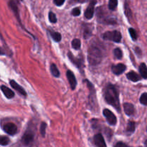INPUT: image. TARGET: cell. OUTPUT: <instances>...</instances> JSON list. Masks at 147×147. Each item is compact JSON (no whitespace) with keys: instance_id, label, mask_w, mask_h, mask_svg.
Segmentation results:
<instances>
[{"instance_id":"1","label":"cell","mask_w":147,"mask_h":147,"mask_svg":"<svg viewBox=\"0 0 147 147\" xmlns=\"http://www.w3.org/2000/svg\"><path fill=\"white\" fill-rule=\"evenodd\" d=\"M103 96L106 102L116 108L118 112H121L120 102H119V92L114 85L109 84L103 90Z\"/></svg>"},{"instance_id":"2","label":"cell","mask_w":147,"mask_h":147,"mask_svg":"<svg viewBox=\"0 0 147 147\" xmlns=\"http://www.w3.org/2000/svg\"><path fill=\"white\" fill-rule=\"evenodd\" d=\"M103 57V50L99 45L92 44L88 50V61L91 66H97L101 62Z\"/></svg>"},{"instance_id":"3","label":"cell","mask_w":147,"mask_h":147,"mask_svg":"<svg viewBox=\"0 0 147 147\" xmlns=\"http://www.w3.org/2000/svg\"><path fill=\"white\" fill-rule=\"evenodd\" d=\"M103 38L106 40H111V41L116 42V43H120L122 38V35L121 33L117 30L108 31L103 35Z\"/></svg>"},{"instance_id":"4","label":"cell","mask_w":147,"mask_h":147,"mask_svg":"<svg viewBox=\"0 0 147 147\" xmlns=\"http://www.w3.org/2000/svg\"><path fill=\"white\" fill-rule=\"evenodd\" d=\"M103 114L105 116V118L107 120L108 122L111 125H115L117 122V118L116 115L109 109H104L103 111Z\"/></svg>"},{"instance_id":"5","label":"cell","mask_w":147,"mask_h":147,"mask_svg":"<svg viewBox=\"0 0 147 147\" xmlns=\"http://www.w3.org/2000/svg\"><path fill=\"white\" fill-rule=\"evenodd\" d=\"M34 140V133L31 130H27L22 138V141L23 144L26 146H29L32 143Z\"/></svg>"},{"instance_id":"6","label":"cell","mask_w":147,"mask_h":147,"mask_svg":"<svg viewBox=\"0 0 147 147\" xmlns=\"http://www.w3.org/2000/svg\"><path fill=\"white\" fill-rule=\"evenodd\" d=\"M67 55H68L69 59L71 61L72 63L74 65H76L80 70L83 71V67H84V63H83V59H81V58H76V56H74L72 54L71 52H69Z\"/></svg>"},{"instance_id":"7","label":"cell","mask_w":147,"mask_h":147,"mask_svg":"<svg viewBox=\"0 0 147 147\" xmlns=\"http://www.w3.org/2000/svg\"><path fill=\"white\" fill-rule=\"evenodd\" d=\"M96 3H97L96 0H91L88 7L86 9V12H85V17L88 19V20H90V19H91L93 17L95 5L96 4Z\"/></svg>"},{"instance_id":"8","label":"cell","mask_w":147,"mask_h":147,"mask_svg":"<svg viewBox=\"0 0 147 147\" xmlns=\"http://www.w3.org/2000/svg\"><path fill=\"white\" fill-rule=\"evenodd\" d=\"M3 130L9 135H14L17 132V126L13 122H7L4 125Z\"/></svg>"},{"instance_id":"9","label":"cell","mask_w":147,"mask_h":147,"mask_svg":"<svg viewBox=\"0 0 147 147\" xmlns=\"http://www.w3.org/2000/svg\"><path fill=\"white\" fill-rule=\"evenodd\" d=\"M85 82L87 83L89 89H90V96H89V99H90V103L91 104V107L93 108V106L95 105L96 104V92H95V89L93 87V84L90 83L89 81H88L87 79L85 80Z\"/></svg>"},{"instance_id":"10","label":"cell","mask_w":147,"mask_h":147,"mask_svg":"<svg viewBox=\"0 0 147 147\" xmlns=\"http://www.w3.org/2000/svg\"><path fill=\"white\" fill-rule=\"evenodd\" d=\"M66 75H67V78L68 79V82L70 83V87L73 90H74L76 87V85H77V81H76V76H75L74 74L73 73V71H71L70 70H67V73H66Z\"/></svg>"},{"instance_id":"11","label":"cell","mask_w":147,"mask_h":147,"mask_svg":"<svg viewBox=\"0 0 147 147\" xmlns=\"http://www.w3.org/2000/svg\"><path fill=\"white\" fill-rule=\"evenodd\" d=\"M9 7H10L12 12H14V15L17 17V19L18 20L19 22L21 23V20L20 18V14H19V10H18V6H17V3L15 0H9Z\"/></svg>"},{"instance_id":"12","label":"cell","mask_w":147,"mask_h":147,"mask_svg":"<svg viewBox=\"0 0 147 147\" xmlns=\"http://www.w3.org/2000/svg\"><path fill=\"white\" fill-rule=\"evenodd\" d=\"M93 141H94L95 145L97 147H106V142H105V140L102 134H96L94 136Z\"/></svg>"},{"instance_id":"13","label":"cell","mask_w":147,"mask_h":147,"mask_svg":"<svg viewBox=\"0 0 147 147\" xmlns=\"http://www.w3.org/2000/svg\"><path fill=\"white\" fill-rule=\"evenodd\" d=\"M126 69V67L124 64H123V63H119V64L114 65V66H112L111 70L112 72L114 74L120 75L125 71Z\"/></svg>"},{"instance_id":"14","label":"cell","mask_w":147,"mask_h":147,"mask_svg":"<svg viewBox=\"0 0 147 147\" xmlns=\"http://www.w3.org/2000/svg\"><path fill=\"white\" fill-rule=\"evenodd\" d=\"M9 84H10V85H11V87H12L14 89H15L16 91H17V92H18L20 95H23V96H27V93H26V92H25V90H24V88L22 87V86H20L19 84H17V82H15V81L10 80Z\"/></svg>"},{"instance_id":"15","label":"cell","mask_w":147,"mask_h":147,"mask_svg":"<svg viewBox=\"0 0 147 147\" xmlns=\"http://www.w3.org/2000/svg\"><path fill=\"white\" fill-rule=\"evenodd\" d=\"M123 108H124V111L126 114L129 116H131L134 114L135 108L134 106L131 103H128V102L124 103L123 104Z\"/></svg>"},{"instance_id":"16","label":"cell","mask_w":147,"mask_h":147,"mask_svg":"<svg viewBox=\"0 0 147 147\" xmlns=\"http://www.w3.org/2000/svg\"><path fill=\"white\" fill-rule=\"evenodd\" d=\"M1 90L2 91L3 94L5 95V97L8 99H11L14 97V92L13 91H11V89H9L7 86H4V85H1Z\"/></svg>"},{"instance_id":"17","label":"cell","mask_w":147,"mask_h":147,"mask_svg":"<svg viewBox=\"0 0 147 147\" xmlns=\"http://www.w3.org/2000/svg\"><path fill=\"white\" fill-rule=\"evenodd\" d=\"M126 76H127V78L129 79V80L134 82H138V81H139L141 79L140 76H139L138 74H136L135 71H133L129 72V73L126 74Z\"/></svg>"},{"instance_id":"18","label":"cell","mask_w":147,"mask_h":147,"mask_svg":"<svg viewBox=\"0 0 147 147\" xmlns=\"http://www.w3.org/2000/svg\"><path fill=\"white\" fill-rule=\"evenodd\" d=\"M139 71L144 79H147V66L145 63H141L140 66H139Z\"/></svg>"},{"instance_id":"19","label":"cell","mask_w":147,"mask_h":147,"mask_svg":"<svg viewBox=\"0 0 147 147\" xmlns=\"http://www.w3.org/2000/svg\"><path fill=\"white\" fill-rule=\"evenodd\" d=\"M136 129V124L134 121H129V123L127 125V128H126V133L128 134L133 133Z\"/></svg>"},{"instance_id":"20","label":"cell","mask_w":147,"mask_h":147,"mask_svg":"<svg viewBox=\"0 0 147 147\" xmlns=\"http://www.w3.org/2000/svg\"><path fill=\"white\" fill-rule=\"evenodd\" d=\"M50 71H51L52 74L54 76H55V77H59L60 76V71H59L57 66L55 63H52L50 65Z\"/></svg>"},{"instance_id":"21","label":"cell","mask_w":147,"mask_h":147,"mask_svg":"<svg viewBox=\"0 0 147 147\" xmlns=\"http://www.w3.org/2000/svg\"><path fill=\"white\" fill-rule=\"evenodd\" d=\"M50 34L51 35V37H53V40L56 42H60L62 39V36L60 35V33H57V32H53V31H50Z\"/></svg>"},{"instance_id":"22","label":"cell","mask_w":147,"mask_h":147,"mask_svg":"<svg viewBox=\"0 0 147 147\" xmlns=\"http://www.w3.org/2000/svg\"><path fill=\"white\" fill-rule=\"evenodd\" d=\"M72 46L76 50H79L80 48V46H81V41H80V39L76 38L73 40V41H72Z\"/></svg>"},{"instance_id":"23","label":"cell","mask_w":147,"mask_h":147,"mask_svg":"<svg viewBox=\"0 0 147 147\" xmlns=\"http://www.w3.org/2000/svg\"><path fill=\"white\" fill-rule=\"evenodd\" d=\"M9 144V138L5 135H0V145L7 146Z\"/></svg>"},{"instance_id":"24","label":"cell","mask_w":147,"mask_h":147,"mask_svg":"<svg viewBox=\"0 0 147 147\" xmlns=\"http://www.w3.org/2000/svg\"><path fill=\"white\" fill-rule=\"evenodd\" d=\"M118 0H109V8L111 10H114L117 7Z\"/></svg>"},{"instance_id":"25","label":"cell","mask_w":147,"mask_h":147,"mask_svg":"<svg viewBox=\"0 0 147 147\" xmlns=\"http://www.w3.org/2000/svg\"><path fill=\"white\" fill-rule=\"evenodd\" d=\"M113 53H114V56L116 59H122V56H123V52H122V50H121L120 48L114 49Z\"/></svg>"},{"instance_id":"26","label":"cell","mask_w":147,"mask_h":147,"mask_svg":"<svg viewBox=\"0 0 147 147\" xmlns=\"http://www.w3.org/2000/svg\"><path fill=\"white\" fill-rule=\"evenodd\" d=\"M48 17L50 22L52 23L57 22V17H56V15L53 12H49Z\"/></svg>"},{"instance_id":"27","label":"cell","mask_w":147,"mask_h":147,"mask_svg":"<svg viewBox=\"0 0 147 147\" xmlns=\"http://www.w3.org/2000/svg\"><path fill=\"white\" fill-rule=\"evenodd\" d=\"M129 33H130V35L131 37V38L133 39L134 40H136L137 39V33H136V31L134 28L131 27L129 30Z\"/></svg>"},{"instance_id":"28","label":"cell","mask_w":147,"mask_h":147,"mask_svg":"<svg viewBox=\"0 0 147 147\" xmlns=\"http://www.w3.org/2000/svg\"><path fill=\"white\" fill-rule=\"evenodd\" d=\"M46 128H47V124L45 122H42L41 123V125H40V133H41L43 137H44L46 134Z\"/></svg>"},{"instance_id":"29","label":"cell","mask_w":147,"mask_h":147,"mask_svg":"<svg viewBox=\"0 0 147 147\" xmlns=\"http://www.w3.org/2000/svg\"><path fill=\"white\" fill-rule=\"evenodd\" d=\"M140 102L144 105H147V93H143L140 97Z\"/></svg>"},{"instance_id":"30","label":"cell","mask_w":147,"mask_h":147,"mask_svg":"<svg viewBox=\"0 0 147 147\" xmlns=\"http://www.w3.org/2000/svg\"><path fill=\"white\" fill-rule=\"evenodd\" d=\"M125 14H126V16L127 17L128 19H129V17H131V14L130 8H129L127 3L125 4Z\"/></svg>"},{"instance_id":"31","label":"cell","mask_w":147,"mask_h":147,"mask_svg":"<svg viewBox=\"0 0 147 147\" xmlns=\"http://www.w3.org/2000/svg\"><path fill=\"white\" fill-rule=\"evenodd\" d=\"M72 15L73 16H79L80 14V9L79 7H76L72 10Z\"/></svg>"},{"instance_id":"32","label":"cell","mask_w":147,"mask_h":147,"mask_svg":"<svg viewBox=\"0 0 147 147\" xmlns=\"http://www.w3.org/2000/svg\"><path fill=\"white\" fill-rule=\"evenodd\" d=\"M91 35V30L88 28H86L85 29V31H84V37L86 39H88V37H90Z\"/></svg>"},{"instance_id":"33","label":"cell","mask_w":147,"mask_h":147,"mask_svg":"<svg viewBox=\"0 0 147 147\" xmlns=\"http://www.w3.org/2000/svg\"><path fill=\"white\" fill-rule=\"evenodd\" d=\"M65 1V0H54V3L55 5L60 7V6H62L64 4Z\"/></svg>"},{"instance_id":"34","label":"cell","mask_w":147,"mask_h":147,"mask_svg":"<svg viewBox=\"0 0 147 147\" xmlns=\"http://www.w3.org/2000/svg\"><path fill=\"white\" fill-rule=\"evenodd\" d=\"M114 147H130L127 145V144H124L123 142H118L117 144L115 145Z\"/></svg>"},{"instance_id":"35","label":"cell","mask_w":147,"mask_h":147,"mask_svg":"<svg viewBox=\"0 0 147 147\" xmlns=\"http://www.w3.org/2000/svg\"><path fill=\"white\" fill-rule=\"evenodd\" d=\"M2 55H6V52L2 48L0 47V56H2Z\"/></svg>"},{"instance_id":"36","label":"cell","mask_w":147,"mask_h":147,"mask_svg":"<svg viewBox=\"0 0 147 147\" xmlns=\"http://www.w3.org/2000/svg\"><path fill=\"white\" fill-rule=\"evenodd\" d=\"M88 0H78V1L79 2H80V3H84V2H86V1H87Z\"/></svg>"},{"instance_id":"37","label":"cell","mask_w":147,"mask_h":147,"mask_svg":"<svg viewBox=\"0 0 147 147\" xmlns=\"http://www.w3.org/2000/svg\"><path fill=\"white\" fill-rule=\"evenodd\" d=\"M145 146H146V147H147V139H146V141H145Z\"/></svg>"}]
</instances>
